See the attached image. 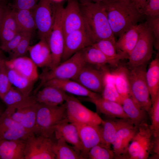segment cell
Masks as SVG:
<instances>
[{
	"label": "cell",
	"mask_w": 159,
	"mask_h": 159,
	"mask_svg": "<svg viewBox=\"0 0 159 159\" xmlns=\"http://www.w3.org/2000/svg\"><path fill=\"white\" fill-rule=\"evenodd\" d=\"M79 6L85 29L94 43L102 39L109 40L115 43V35L110 27L104 4L88 2L79 3Z\"/></svg>",
	"instance_id": "cell-1"
},
{
	"label": "cell",
	"mask_w": 159,
	"mask_h": 159,
	"mask_svg": "<svg viewBox=\"0 0 159 159\" xmlns=\"http://www.w3.org/2000/svg\"><path fill=\"white\" fill-rule=\"evenodd\" d=\"M104 4L111 29L119 37L138 24L143 15L130 0H113Z\"/></svg>",
	"instance_id": "cell-2"
},
{
	"label": "cell",
	"mask_w": 159,
	"mask_h": 159,
	"mask_svg": "<svg viewBox=\"0 0 159 159\" xmlns=\"http://www.w3.org/2000/svg\"><path fill=\"white\" fill-rule=\"evenodd\" d=\"M147 65L124 69L123 71L128 82L130 95L148 114L152 102L145 78Z\"/></svg>",
	"instance_id": "cell-3"
},
{
	"label": "cell",
	"mask_w": 159,
	"mask_h": 159,
	"mask_svg": "<svg viewBox=\"0 0 159 159\" xmlns=\"http://www.w3.org/2000/svg\"><path fill=\"white\" fill-rule=\"evenodd\" d=\"M66 118L65 103L57 106L38 103L36 134L50 138L54 133L55 126Z\"/></svg>",
	"instance_id": "cell-4"
},
{
	"label": "cell",
	"mask_w": 159,
	"mask_h": 159,
	"mask_svg": "<svg viewBox=\"0 0 159 159\" xmlns=\"http://www.w3.org/2000/svg\"><path fill=\"white\" fill-rule=\"evenodd\" d=\"M155 137L148 123L140 125L129 144L125 159L149 158L152 154Z\"/></svg>",
	"instance_id": "cell-5"
},
{
	"label": "cell",
	"mask_w": 159,
	"mask_h": 159,
	"mask_svg": "<svg viewBox=\"0 0 159 159\" xmlns=\"http://www.w3.org/2000/svg\"><path fill=\"white\" fill-rule=\"evenodd\" d=\"M86 64L80 51L76 53L54 68L44 71L40 77L41 82L37 90L51 80H73Z\"/></svg>",
	"instance_id": "cell-6"
},
{
	"label": "cell",
	"mask_w": 159,
	"mask_h": 159,
	"mask_svg": "<svg viewBox=\"0 0 159 159\" xmlns=\"http://www.w3.org/2000/svg\"><path fill=\"white\" fill-rule=\"evenodd\" d=\"M63 7L61 3L56 4L53 6V23L47 42L52 57L50 69L54 68L61 62L64 47V35L62 25Z\"/></svg>",
	"instance_id": "cell-7"
},
{
	"label": "cell",
	"mask_w": 159,
	"mask_h": 159,
	"mask_svg": "<svg viewBox=\"0 0 159 159\" xmlns=\"http://www.w3.org/2000/svg\"><path fill=\"white\" fill-rule=\"evenodd\" d=\"M153 46L152 33L146 21L135 46L128 56L127 64L129 68L147 64L153 54Z\"/></svg>",
	"instance_id": "cell-8"
},
{
	"label": "cell",
	"mask_w": 159,
	"mask_h": 159,
	"mask_svg": "<svg viewBox=\"0 0 159 159\" xmlns=\"http://www.w3.org/2000/svg\"><path fill=\"white\" fill-rule=\"evenodd\" d=\"M65 104L67 118L69 122L99 125L103 121L97 113L87 107L72 95H68Z\"/></svg>",
	"instance_id": "cell-9"
},
{
	"label": "cell",
	"mask_w": 159,
	"mask_h": 159,
	"mask_svg": "<svg viewBox=\"0 0 159 159\" xmlns=\"http://www.w3.org/2000/svg\"><path fill=\"white\" fill-rule=\"evenodd\" d=\"M30 132L25 139L24 159H54L50 138Z\"/></svg>",
	"instance_id": "cell-10"
},
{
	"label": "cell",
	"mask_w": 159,
	"mask_h": 159,
	"mask_svg": "<svg viewBox=\"0 0 159 159\" xmlns=\"http://www.w3.org/2000/svg\"><path fill=\"white\" fill-rule=\"evenodd\" d=\"M52 3L51 0H39L32 9L39 37L40 39H44L47 42L53 23Z\"/></svg>",
	"instance_id": "cell-11"
},
{
	"label": "cell",
	"mask_w": 159,
	"mask_h": 159,
	"mask_svg": "<svg viewBox=\"0 0 159 159\" xmlns=\"http://www.w3.org/2000/svg\"><path fill=\"white\" fill-rule=\"evenodd\" d=\"M107 71L105 67L100 69L86 64L73 80L87 90L101 95L104 87V77Z\"/></svg>",
	"instance_id": "cell-12"
},
{
	"label": "cell",
	"mask_w": 159,
	"mask_h": 159,
	"mask_svg": "<svg viewBox=\"0 0 159 159\" xmlns=\"http://www.w3.org/2000/svg\"><path fill=\"white\" fill-rule=\"evenodd\" d=\"M93 43L85 28L75 30L67 34L64 37V50L61 62Z\"/></svg>",
	"instance_id": "cell-13"
},
{
	"label": "cell",
	"mask_w": 159,
	"mask_h": 159,
	"mask_svg": "<svg viewBox=\"0 0 159 159\" xmlns=\"http://www.w3.org/2000/svg\"><path fill=\"white\" fill-rule=\"evenodd\" d=\"M62 25L64 37L69 33L85 28L83 16L77 0H68L63 8Z\"/></svg>",
	"instance_id": "cell-14"
},
{
	"label": "cell",
	"mask_w": 159,
	"mask_h": 159,
	"mask_svg": "<svg viewBox=\"0 0 159 159\" xmlns=\"http://www.w3.org/2000/svg\"><path fill=\"white\" fill-rule=\"evenodd\" d=\"M38 103L23 107H7L4 112L28 132H37L36 116Z\"/></svg>",
	"instance_id": "cell-15"
},
{
	"label": "cell",
	"mask_w": 159,
	"mask_h": 159,
	"mask_svg": "<svg viewBox=\"0 0 159 159\" xmlns=\"http://www.w3.org/2000/svg\"><path fill=\"white\" fill-rule=\"evenodd\" d=\"M138 127L129 119L117 130L112 145L115 159H125L130 143Z\"/></svg>",
	"instance_id": "cell-16"
},
{
	"label": "cell",
	"mask_w": 159,
	"mask_h": 159,
	"mask_svg": "<svg viewBox=\"0 0 159 159\" xmlns=\"http://www.w3.org/2000/svg\"><path fill=\"white\" fill-rule=\"evenodd\" d=\"M74 123L77 129L82 145L81 154L85 159L87 158L89 150L102 141L100 125Z\"/></svg>",
	"instance_id": "cell-17"
},
{
	"label": "cell",
	"mask_w": 159,
	"mask_h": 159,
	"mask_svg": "<svg viewBox=\"0 0 159 159\" xmlns=\"http://www.w3.org/2000/svg\"><path fill=\"white\" fill-rule=\"evenodd\" d=\"M49 85L56 87L67 93L71 95L95 98L101 97L100 94L91 91L80 83L73 80L52 79L49 80L43 86Z\"/></svg>",
	"instance_id": "cell-18"
},
{
	"label": "cell",
	"mask_w": 159,
	"mask_h": 159,
	"mask_svg": "<svg viewBox=\"0 0 159 159\" xmlns=\"http://www.w3.org/2000/svg\"><path fill=\"white\" fill-rule=\"evenodd\" d=\"M29 133L4 111L0 116V141L25 139Z\"/></svg>",
	"instance_id": "cell-19"
},
{
	"label": "cell",
	"mask_w": 159,
	"mask_h": 159,
	"mask_svg": "<svg viewBox=\"0 0 159 159\" xmlns=\"http://www.w3.org/2000/svg\"><path fill=\"white\" fill-rule=\"evenodd\" d=\"M54 133L57 139H62L81 153L82 145L77 127L74 123L69 122L67 118L55 126Z\"/></svg>",
	"instance_id": "cell-20"
},
{
	"label": "cell",
	"mask_w": 159,
	"mask_h": 159,
	"mask_svg": "<svg viewBox=\"0 0 159 159\" xmlns=\"http://www.w3.org/2000/svg\"><path fill=\"white\" fill-rule=\"evenodd\" d=\"M4 62L8 69H13L34 82L39 77L38 67L30 58L23 56L5 60Z\"/></svg>",
	"instance_id": "cell-21"
},
{
	"label": "cell",
	"mask_w": 159,
	"mask_h": 159,
	"mask_svg": "<svg viewBox=\"0 0 159 159\" xmlns=\"http://www.w3.org/2000/svg\"><path fill=\"white\" fill-rule=\"evenodd\" d=\"M144 24L143 23L134 25L119 37L115 44L118 52L128 57L138 42Z\"/></svg>",
	"instance_id": "cell-22"
},
{
	"label": "cell",
	"mask_w": 159,
	"mask_h": 159,
	"mask_svg": "<svg viewBox=\"0 0 159 159\" xmlns=\"http://www.w3.org/2000/svg\"><path fill=\"white\" fill-rule=\"evenodd\" d=\"M87 98L95 105L98 112L110 118L130 119L122 105L119 103L105 99L101 96L95 98Z\"/></svg>",
	"instance_id": "cell-23"
},
{
	"label": "cell",
	"mask_w": 159,
	"mask_h": 159,
	"mask_svg": "<svg viewBox=\"0 0 159 159\" xmlns=\"http://www.w3.org/2000/svg\"><path fill=\"white\" fill-rule=\"evenodd\" d=\"M35 96L37 102L45 105L57 106L64 103L68 94L60 89L51 86H44Z\"/></svg>",
	"instance_id": "cell-24"
},
{
	"label": "cell",
	"mask_w": 159,
	"mask_h": 159,
	"mask_svg": "<svg viewBox=\"0 0 159 159\" xmlns=\"http://www.w3.org/2000/svg\"><path fill=\"white\" fill-rule=\"evenodd\" d=\"M30 58L37 67L49 68L52 63V57L47 42L40 39L36 44L30 46L28 51Z\"/></svg>",
	"instance_id": "cell-25"
},
{
	"label": "cell",
	"mask_w": 159,
	"mask_h": 159,
	"mask_svg": "<svg viewBox=\"0 0 159 159\" xmlns=\"http://www.w3.org/2000/svg\"><path fill=\"white\" fill-rule=\"evenodd\" d=\"M25 139L0 141V159H24Z\"/></svg>",
	"instance_id": "cell-26"
},
{
	"label": "cell",
	"mask_w": 159,
	"mask_h": 159,
	"mask_svg": "<svg viewBox=\"0 0 159 159\" xmlns=\"http://www.w3.org/2000/svg\"><path fill=\"white\" fill-rule=\"evenodd\" d=\"M122 106L125 112L135 126L138 127L143 123H148V113L130 95L124 99Z\"/></svg>",
	"instance_id": "cell-27"
},
{
	"label": "cell",
	"mask_w": 159,
	"mask_h": 159,
	"mask_svg": "<svg viewBox=\"0 0 159 159\" xmlns=\"http://www.w3.org/2000/svg\"><path fill=\"white\" fill-rule=\"evenodd\" d=\"M7 107L19 108L37 103L35 96H27L12 86L2 99Z\"/></svg>",
	"instance_id": "cell-28"
},
{
	"label": "cell",
	"mask_w": 159,
	"mask_h": 159,
	"mask_svg": "<svg viewBox=\"0 0 159 159\" xmlns=\"http://www.w3.org/2000/svg\"><path fill=\"white\" fill-rule=\"evenodd\" d=\"M19 32L13 9L8 7L0 26V41L1 45L7 43Z\"/></svg>",
	"instance_id": "cell-29"
},
{
	"label": "cell",
	"mask_w": 159,
	"mask_h": 159,
	"mask_svg": "<svg viewBox=\"0 0 159 159\" xmlns=\"http://www.w3.org/2000/svg\"><path fill=\"white\" fill-rule=\"evenodd\" d=\"M128 120L129 119L110 118L103 120L101 125L102 136L101 144L111 148L117 130Z\"/></svg>",
	"instance_id": "cell-30"
},
{
	"label": "cell",
	"mask_w": 159,
	"mask_h": 159,
	"mask_svg": "<svg viewBox=\"0 0 159 159\" xmlns=\"http://www.w3.org/2000/svg\"><path fill=\"white\" fill-rule=\"evenodd\" d=\"M159 52L150 62L145 74L146 80L152 103L159 95Z\"/></svg>",
	"instance_id": "cell-31"
},
{
	"label": "cell",
	"mask_w": 159,
	"mask_h": 159,
	"mask_svg": "<svg viewBox=\"0 0 159 159\" xmlns=\"http://www.w3.org/2000/svg\"><path fill=\"white\" fill-rule=\"evenodd\" d=\"M85 63L98 67L107 64L114 66L112 62L97 48L93 44L80 51Z\"/></svg>",
	"instance_id": "cell-32"
},
{
	"label": "cell",
	"mask_w": 159,
	"mask_h": 159,
	"mask_svg": "<svg viewBox=\"0 0 159 159\" xmlns=\"http://www.w3.org/2000/svg\"><path fill=\"white\" fill-rule=\"evenodd\" d=\"M53 142L52 149L56 159H85L81 153L62 138Z\"/></svg>",
	"instance_id": "cell-33"
},
{
	"label": "cell",
	"mask_w": 159,
	"mask_h": 159,
	"mask_svg": "<svg viewBox=\"0 0 159 159\" xmlns=\"http://www.w3.org/2000/svg\"><path fill=\"white\" fill-rule=\"evenodd\" d=\"M13 9L20 32L32 33L36 29L32 9Z\"/></svg>",
	"instance_id": "cell-34"
},
{
	"label": "cell",
	"mask_w": 159,
	"mask_h": 159,
	"mask_svg": "<svg viewBox=\"0 0 159 159\" xmlns=\"http://www.w3.org/2000/svg\"><path fill=\"white\" fill-rule=\"evenodd\" d=\"M7 69L8 78L12 86L24 95L30 96L34 82L13 69Z\"/></svg>",
	"instance_id": "cell-35"
},
{
	"label": "cell",
	"mask_w": 159,
	"mask_h": 159,
	"mask_svg": "<svg viewBox=\"0 0 159 159\" xmlns=\"http://www.w3.org/2000/svg\"><path fill=\"white\" fill-rule=\"evenodd\" d=\"M115 44L109 40L102 39L93 44L99 49L115 66L120 60L128 59V56L118 52Z\"/></svg>",
	"instance_id": "cell-36"
},
{
	"label": "cell",
	"mask_w": 159,
	"mask_h": 159,
	"mask_svg": "<svg viewBox=\"0 0 159 159\" xmlns=\"http://www.w3.org/2000/svg\"><path fill=\"white\" fill-rule=\"evenodd\" d=\"M115 155L110 148L101 144L92 148L89 151L87 158L90 159H112Z\"/></svg>",
	"instance_id": "cell-37"
},
{
	"label": "cell",
	"mask_w": 159,
	"mask_h": 159,
	"mask_svg": "<svg viewBox=\"0 0 159 159\" xmlns=\"http://www.w3.org/2000/svg\"><path fill=\"white\" fill-rule=\"evenodd\" d=\"M148 115L151 122L150 127L154 136L159 135V95L152 103Z\"/></svg>",
	"instance_id": "cell-38"
},
{
	"label": "cell",
	"mask_w": 159,
	"mask_h": 159,
	"mask_svg": "<svg viewBox=\"0 0 159 159\" xmlns=\"http://www.w3.org/2000/svg\"><path fill=\"white\" fill-rule=\"evenodd\" d=\"M101 95L105 99L117 102L121 105L122 104L124 98L118 92L114 83H105Z\"/></svg>",
	"instance_id": "cell-39"
},
{
	"label": "cell",
	"mask_w": 159,
	"mask_h": 159,
	"mask_svg": "<svg viewBox=\"0 0 159 159\" xmlns=\"http://www.w3.org/2000/svg\"><path fill=\"white\" fill-rule=\"evenodd\" d=\"M4 61L0 59V98L1 100L12 86L8 78Z\"/></svg>",
	"instance_id": "cell-40"
},
{
	"label": "cell",
	"mask_w": 159,
	"mask_h": 159,
	"mask_svg": "<svg viewBox=\"0 0 159 159\" xmlns=\"http://www.w3.org/2000/svg\"><path fill=\"white\" fill-rule=\"evenodd\" d=\"M32 34V33L27 34L15 49L10 53L11 59L24 56L28 52Z\"/></svg>",
	"instance_id": "cell-41"
},
{
	"label": "cell",
	"mask_w": 159,
	"mask_h": 159,
	"mask_svg": "<svg viewBox=\"0 0 159 159\" xmlns=\"http://www.w3.org/2000/svg\"><path fill=\"white\" fill-rule=\"evenodd\" d=\"M115 77V85L120 95L124 99L130 95L129 90L125 75L122 71Z\"/></svg>",
	"instance_id": "cell-42"
},
{
	"label": "cell",
	"mask_w": 159,
	"mask_h": 159,
	"mask_svg": "<svg viewBox=\"0 0 159 159\" xmlns=\"http://www.w3.org/2000/svg\"><path fill=\"white\" fill-rule=\"evenodd\" d=\"M147 17L146 21L153 35L154 45L159 51V16Z\"/></svg>",
	"instance_id": "cell-43"
},
{
	"label": "cell",
	"mask_w": 159,
	"mask_h": 159,
	"mask_svg": "<svg viewBox=\"0 0 159 159\" xmlns=\"http://www.w3.org/2000/svg\"><path fill=\"white\" fill-rule=\"evenodd\" d=\"M28 33L19 32L7 43L1 45V49L4 52L10 53L15 49L21 39Z\"/></svg>",
	"instance_id": "cell-44"
},
{
	"label": "cell",
	"mask_w": 159,
	"mask_h": 159,
	"mask_svg": "<svg viewBox=\"0 0 159 159\" xmlns=\"http://www.w3.org/2000/svg\"><path fill=\"white\" fill-rule=\"evenodd\" d=\"M143 14L148 16H159V0H148Z\"/></svg>",
	"instance_id": "cell-45"
},
{
	"label": "cell",
	"mask_w": 159,
	"mask_h": 159,
	"mask_svg": "<svg viewBox=\"0 0 159 159\" xmlns=\"http://www.w3.org/2000/svg\"><path fill=\"white\" fill-rule=\"evenodd\" d=\"M39 0H13L12 7L15 10H32Z\"/></svg>",
	"instance_id": "cell-46"
},
{
	"label": "cell",
	"mask_w": 159,
	"mask_h": 159,
	"mask_svg": "<svg viewBox=\"0 0 159 159\" xmlns=\"http://www.w3.org/2000/svg\"><path fill=\"white\" fill-rule=\"evenodd\" d=\"M135 5L139 12L143 14V11L148 0H130Z\"/></svg>",
	"instance_id": "cell-47"
},
{
	"label": "cell",
	"mask_w": 159,
	"mask_h": 159,
	"mask_svg": "<svg viewBox=\"0 0 159 159\" xmlns=\"http://www.w3.org/2000/svg\"><path fill=\"white\" fill-rule=\"evenodd\" d=\"M8 7L4 1H0V26Z\"/></svg>",
	"instance_id": "cell-48"
},
{
	"label": "cell",
	"mask_w": 159,
	"mask_h": 159,
	"mask_svg": "<svg viewBox=\"0 0 159 159\" xmlns=\"http://www.w3.org/2000/svg\"><path fill=\"white\" fill-rule=\"evenodd\" d=\"M80 4L88 2L100 3L106 4L113 0H77Z\"/></svg>",
	"instance_id": "cell-49"
},
{
	"label": "cell",
	"mask_w": 159,
	"mask_h": 159,
	"mask_svg": "<svg viewBox=\"0 0 159 159\" xmlns=\"http://www.w3.org/2000/svg\"><path fill=\"white\" fill-rule=\"evenodd\" d=\"M1 115H2V113L0 111V116Z\"/></svg>",
	"instance_id": "cell-50"
},
{
	"label": "cell",
	"mask_w": 159,
	"mask_h": 159,
	"mask_svg": "<svg viewBox=\"0 0 159 159\" xmlns=\"http://www.w3.org/2000/svg\"><path fill=\"white\" fill-rule=\"evenodd\" d=\"M4 0H0V1H4Z\"/></svg>",
	"instance_id": "cell-51"
},
{
	"label": "cell",
	"mask_w": 159,
	"mask_h": 159,
	"mask_svg": "<svg viewBox=\"0 0 159 159\" xmlns=\"http://www.w3.org/2000/svg\"></svg>",
	"instance_id": "cell-52"
},
{
	"label": "cell",
	"mask_w": 159,
	"mask_h": 159,
	"mask_svg": "<svg viewBox=\"0 0 159 159\" xmlns=\"http://www.w3.org/2000/svg\"></svg>",
	"instance_id": "cell-53"
}]
</instances>
